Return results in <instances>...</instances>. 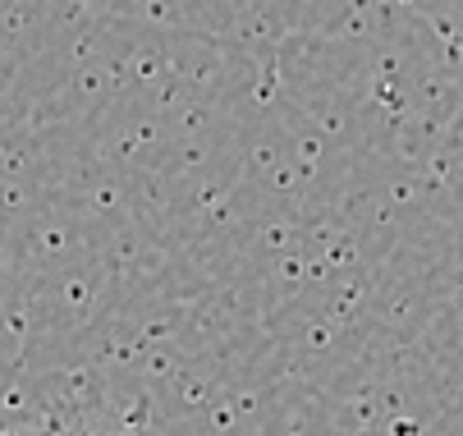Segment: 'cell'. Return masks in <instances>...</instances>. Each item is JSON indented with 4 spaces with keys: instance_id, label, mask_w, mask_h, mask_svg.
<instances>
[{
    "instance_id": "1",
    "label": "cell",
    "mask_w": 463,
    "mask_h": 436,
    "mask_svg": "<svg viewBox=\"0 0 463 436\" xmlns=\"http://www.w3.org/2000/svg\"><path fill=\"white\" fill-rule=\"evenodd\" d=\"M83 436H92V431H83Z\"/></svg>"
}]
</instances>
